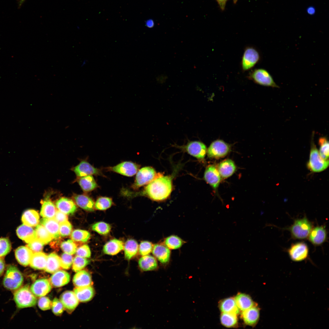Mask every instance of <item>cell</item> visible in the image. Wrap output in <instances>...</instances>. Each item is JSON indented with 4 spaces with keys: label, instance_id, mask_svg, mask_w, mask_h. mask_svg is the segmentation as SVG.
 <instances>
[{
    "label": "cell",
    "instance_id": "8",
    "mask_svg": "<svg viewBox=\"0 0 329 329\" xmlns=\"http://www.w3.org/2000/svg\"><path fill=\"white\" fill-rule=\"evenodd\" d=\"M161 176L157 175L155 170L150 167H145L137 172L135 181L132 186L133 189H136L143 185L149 184L156 178Z\"/></svg>",
    "mask_w": 329,
    "mask_h": 329
},
{
    "label": "cell",
    "instance_id": "20",
    "mask_svg": "<svg viewBox=\"0 0 329 329\" xmlns=\"http://www.w3.org/2000/svg\"><path fill=\"white\" fill-rule=\"evenodd\" d=\"M33 252L28 247L21 246L15 251V255L18 262L21 265L27 266L30 264Z\"/></svg>",
    "mask_w": 329,
    "mask_h": 329
},
{
    "label": "cell",
    "instance_id": "30",
    "mask_svg": "<svg viewBox=\"0 0 329 329\" xmlns=\"http://www.w3.org/2000/svg\"><path fill=\"white\" fill-rule=\"evenodd\" d=\"M138 264L140 269L143 271L154 270L158 267L156 258L149 255L142 256L139 260Z\"/></svg>",
    "mask_w": 329,
    "mask_h": 329
},
{
    "label": "cell",
    "instance_id": "32",
    "mask_svg": "<svg viewBox=\"0 0 329 329\" xmlns=\"http://www.w3.org/2000/svg\"><path fill=\"white\" fill-rule=\"evenodd\" d=\"M234 299L238 308L242 311L256 305L249 295L244 293H238Z\"/></svg>",
    "mask_w": 329,
    "mask_h": 329
},
{
    "label": "cell",
    "instance_id": "40",
    "mask_svg": "<svg viewBox=\"0 0 329 329\" xmlns=\"http://www.w3.org/2000/svg\"><path fill=\"white\" fill-rule=\"evenodd\" d=\"M237 315L230 313H222L221 322L223 326L228 327H236L238 324Z\"/></svg>",
    "mask_w": 329,
    "mask_h": 329
},
{
    "label": "cell",
    "instance_id": "62",
    "mask_svg": "<svg viewBox=\"0 0 329 329\" xmlns=\"http://www.w3.org/2000/svg\"><path fill=\"white\" fill-rule=\"evenodd\" d=\"M238 0H232L234 4H235L237 2Z\"/></svg>",
    "mask_w": 329,
    "mask_h": 329
},
{
    "label": "cell",
    "instance_id": "34",
    "mask_svg": "<svg viewBox=\"0 0 329 329\" xmlns=\"http://www.w3.org/2000/svg\"><path fill=\"white\" fill-rule=\"evenodd\" d=\"M219 307L222 313H233L237 315L239 312L235 299L232 297L222 300L219 303Z\"/></svg>",
    "mask_w": 329,
    "mask_h": 329
},
{
    "label": "cell",
    "instance_id": "14",
    "mask_svg": "<svg viewBox=\"0 0 329 329\" xmlns=\"http://www.w3.org/2000/svg\"><path fill=\"white\" fill-rule=\"evenodd\" d=\"M153 255L161 264H166L170 261V249L163 243H158L154 245L152 251Z\"/></svg>",
    "mask_w": 329,
    "mask_h": 329
},
{
    "label": "cell",
    "instance_id": "13",
    "mask_svg": "<svg viewBox=\"0 0 329 329\" xmlns=\"http://www.w3.org/2000/svg\"><path fill=\"white\" fill-rule=\"evenodd\" d=\"M73 170L78 177L92 175H104L99 169L94 168L85 161H81L73 168Z\"/></svg>",
    "mask_w": 329,
    "mask_h": 329
},
{
    "label": "cell",
    "instance_id": "49",
    "mask_svg": "<svg viewBox=\"0 0 329 329\" xmlns=\"http://www.w3.org/2000/svg\"><path fill=\"white\" fill-rule=\"evenodd\" d=\"M154 245L148 241H142L139 246V253L142 256L149 255L152 252Z\"/></svg>",
    "mask_w": 329,
    "mask_h": 329
},
{
    "label": "cell",
    "instance_id": "46",
    "mask_svg": "<svg viewBox=\"0 0 329 329\" xmlns=\"http://www.w3.org/2000/svg\"><path fill=\"white\" fill-rule=\"evenodd\" d=\"M89 263L88 260L77 256L73 260L72 269L73 271L77 272L83 269Z\"/></svg>",
    "mask_w": 329,
    "mask_h": 329
},
{
    "label": "cell",
    "instance_id": "17",
    "mask_svg": "<svg viewBox=\"0 0 329 329\" xmlns=\"http://www.w3.org/2000/svg\"><path fill=\"white\" fill-rule=\"evenodd\" d=\"M204 178L207 182L215 189L218 187L221 181V176L218 170L213 165L207 167L204 172Z\"/></svg>",
    "mask_w": 329,
    "mask_h": 329
},
{
    "label": "cell",
    "instance_id": "37",
    "mask_svg": "<svg viewBox=\"0 0 329 329\" xmlns=\"http://www.w3.org/2000/svg\"><path fill=\"white\" fill-rule=\"evenodd\" d=\"M77 182L82 190L85 192H90L98 187L92 175L79 177Z\"/></svg>",
    "mask_w": 329,
    "mask_h": 329
},
{
    "label": "cell",
    "instance_id": "53",
    "mask_svg": "<svg viewBox=\"0 0 329 329\" xmlns=\"http://www.w3.org/2000/svg\"><path fill=\"white\" fill-rule=\"evenodd\" d=\"M44 244L37 238L32 242L28 243V247L33 253L41 252L43 248Z\"/></svg>",
    "mask_w": 329,
    "mask_h": 329
},
{
    "label": "cell",
    "instance_id": "44",
    "mask_svg": "<svg viewBox=\"0 0 329 329\" xmlns=\"http://www.w3.org/2000/svg\"><path fill=\"white\" fill-rule=\"evenodd\" d=\"M92 230L102 235L108 234L111 229V226L108 224L103 221L97 222L92 226Z\"/></svg>",
    "mask_w": 329,
    "mask_h": 329
},
{
    "label": "cell",
    "instance_id": "29",
    "mask_svg": "<svg viewBox=\"0 0 329 329\" xmlns=\"http://www.w3.org/2000/svg\"><path fill=\"white\" fill-rule=\"evenodd\" d=\"M73 282L76 287H82L90 286L92 284V280L89 273L85 270H80L74 276Z\"/></svg>",
    "mask_w": 329,
    "mask_h": 329
},
{
    "label": "cell",
    "instance_id": "18",
    "mask_svg": "<svg viewBox=\"0 0 329 329\" xmlns=\"http://www.w3.org/2000/svg\"><path fill=\"white\" fill-rule=\"evenodd\" d=\"M60 300L64 308L70 312L75 309L79 303V301L74 292L70 291L63 292L60 297Z\"/></svg>",
    "mask_w": 329,
    "mask_h": 329
},
{
    "label": "cell",
    "instance_id": "48",
    "mask_svg": "<svg viewBox=\"0 0 329 329\" xmlns=\"http://www.w3.org/2000/svg\"><path fill=\"white\" fill-rule=\"evenodd\" d=\"M11 246L8 239L0 238V257L6 255L10 251Z\"/></svg>",
    "mask_w": 329,
    "mask_h": 329
},
{
    "label": "cell",
    "instance_id": "10",
    "mask_svg": "<svg viewBox=\"0 0 329 329\" xmlns=\"http://www.w3.org/2000/svg\"><path fill=\"white\" fill-rule=\"evenodd\" d=\"M288 252L292 260L300 261L307 258L309 254V249L305 243L298 242L292 244L288 249Z\"/></svg>",
    "mask_w": 329,
    "mask_h": 329
},
{
    "label": "cell",
    "instance_id": "54",
    "mask_svg": "<svg viewBox=\"0 0 329 329\" xmlns=\"http://www.w3.org/2000/svg\"><path fill=\"white\" fill-rule=\"evenodd\" d=\"M38 305L41 309L46 310L51 307L52 302L48 297L42 296L39 299Z\"/></svg>",
    "mask_w": 329,
    "mask_h": 329
},
{
    "label": "cell",
    "instance_id": "47",
    "mask_svg": "<svg viewBox=\"0 0 329 329\" xmlns=\"http://www.w3.org/2000/svg\"><path fill=\"white\" fill-rule=\"evenodd\" d=\"M60 246L61 249L64 252L70 255L74 254L77 250L76 244L73 240L70 239L62 242Z\"/></svg>",
    "mask_w": 329,
    "mask_h": 329
},
{
    "label": "cell",
    "instance_id": "35",
    "mask_svg": "<svg viewBox=\"0 0 329 329\" xmlns=\"http://www.w3.org/2000/svg\"><path fill=\"white\" fill-rule=\"evenodd\" d=\"M39 219V214L37 211L29 209L23 212L21 219L24 224L30 227H34L38 224Z\"/></svg>",
    "mask_w": 329,
    "mask_h": 329
},
{
    "label": "cell",
    "instance_id": "12",
    "mask_svg": "<svg viewBox=\"0 0 329 329\" xmlns=\"http://www.w3.org/2000/svg\"><path fill=\"white\" fill-rule=\"evenodd\" d=\"M139 166L131 161H124L108 169L113 172L127 176H132L137 172Z\"/></svg>",
    "mask_w": 329,
    "mask_h": 329
},
{
    "label": "cell",
    "instance_id": "26",
    "mask_svg": "<svg viewBox=\"0 0 329 329\" xmlns=\"http://www.w3.org/2000/svg\"><path fill=\"white\" fill-rule=\"evenodd\" d=\"M40 224L44 226L53 239H58L60 236L59 232V224L54 219L43 218L40 221Z\"/></svg>",
    "mask_w": 329,
    "mask_h": 329
},
{
    "label": "cell",
    "instance_id": "23",
    "mask_svg": "<svg viewBox=\"0 0 329 329\" xmlns=\"http://www.w3.org/2000/svg\"><path fill=\"white\" fill-rule=\"evenodd\" d=\"M217 169L222 178H227L234 173L236 171V167L233 161L230 159H226L219 164Z\"/></svg>",
    "mask_w": 329,
    "mask_h": 329
},
{
    "label": "cell",
    "instance_id": "9",
    "mask_svg": "<svg viewBox=\"0 0 329 329\" xmlns=\"http://www.w3.org/2000/svg\"><path fill=\"white\" fill-rule=\"evenodd\" d=\"M230 150L229 144L222 140H218L211 143L207 150V153L209 157L217 159L224 157Z\"/></svg>",
    "mask_w": 329,
    "mask_h": 329
},
{
    "label": "cell",
    "instance_id": "7",
    "mask_svg": "<svg viewBox=\"0 0 329 329\" xmlns=\"http://www.w3.org/2000/svg\"><path fill=\"white\" fill-rule=\"evenodd\" d=\"M247 78L255 83L265 87L279 88L270 73L263 68L255 69L249 74Z\"/></svg>",
    "mask_w": 329,
    "mask_h": 329
},
{
    "label": "cell",
    "instance_id": "2",
    "mask_svg": "<svg viewBox=\"0 0 329 329\" xmlns=\"http://www.w3.org/2000/svg\"><path fill=\"white\" fill-rule=\"evenodd\" d=\"M314 132H313L311 140L310 158L307 167L313 172H318L326 169L329 165V160H325L320 157L314 142Z\"/></svg>",
    "mask_w": 329,
    "mask_h": 329
},
{
    "label": "cell",
    "instance_id": "50",
    "mask_svg": "<svg viewBox=\"0 0 329 329\" xmlns=\"http://www.w3.org/2000/svg\"><path fill=\"white\" fill-rule=\"evenodd\" d=\"M72 226L70 223L66 221L59 223V232L60 235L65 237L69 235L71 232Z\"/></svg>",
    "mask_w": 329,
    "mask_h": 329
},
{
    "label": "cell",
    "instance_id": "25",
    "mask_svg": "<svg viewBox=\"0 0 329 329\" xmlns=\"http://www.w3.org/2000/svg\"><path fill=\"white\" fill-rule=\"evenodd\" d=\"M124 246V244L122 241L114 239L105 243L103 247V251L105 254L114 255L122 250Z\"/></svg>",
    "mask_w": 329,
    "mask_h": 329
},
{
    "label": "cell",
    "instance_id": "59",
    "mask_svg": "<svg viewBox=\"0 0 329 329\" xmlns=\"http://www.w3.org/2000/svg\"><path fill=\"white\" fill-rule=\"evenodd\" d=\"M306 11L307 13L310 15H314L315 12V8L312 6H310L308 7Z\"/></svg>",
    "mask_w": 329,
    "mask_h": 329
},
{
    "label": "cell",
    "instance_id": "6",
    "mask_svg": "<svg viewBox=\"0 0 329 329\" xmlns=\"http://www.w3.org/2000/svg\"><path fill=\"white\" fill-rule=\"evenodd\" d=\"M261 59L260 52L255 47H246L244 51L240 63L243 72L250 70L258 63Z\"/></svg>",
    "mask_w": 329,
    "mask_h": 329
},
{
    "label": "cell",
    "instance_id": "57",
    "mask_svg": "<svg viewBox=\"0 0 329 329\" xmlns=\"http://www.w3.org/2000/svg\"><path fill=\"white\" fill-rule=\"evenodd\" d=\"M221 9L223 11L225 10L226 3L228 0H216Z\"/></svg>",
    "mask_w": 329,
    "mask_h": 329
},
{
    "label": "cell",
    "instance_id": "5",
    "mask_svg": "<svg viewBox=\"0 0 329 329\" xmlns=\"http://www.w3.org/2000/svg\"><path fill=\"white\" fill-rule=\"evenodd\" d=\"M14 299L19 308L33 307L37 302V298L27 285L16 291L14 294Z\"/></svg>",
    "mask_w": 329,
    "mask_h": 329
},
{
    "label": "cell",
    "instance_id": "15",
    "mask_svg": "<svg viewBox=\"0 0 329 329\" xmlns=\"http://www.w3.org/2000/svg\"><path fill=\"white\" fill-rule=\"evenodd\" d=\"M327 237V231L325 227L321 225L313 227L308 238L312 244L318 246L326 241Z\"/></svg>",
    "mask_w": 329,
    "mask_h": 329
},
{
    "label": "cell",
    "instance_id": "38",
    "mask_svg": "<svg viewBox=\"0 0 329 329\" xmlns=\"http://www.w3.org/2000/svg\"><path fill=\"white\" fill-rule=\"evenodd\" d=\"M124 253L125 258L130 260L137 254L139 250V246L137 241L133 239H129L124 245Z\"/></svg>",
    "mask_w": 329,
    "mask_h": 329
},
{
    "label": "cell",
    "instance_id": "45",
    "mask_svg": "<svg viewBox=\"0 0 329 329\" xmlns=\"http://www.w3.org/2000/svg\"><path fill=\"white\" fill-rule=\"evenodd\" d=\"M113 203L112 199L108 197H100L94 204V207L99 210H105L110 208Z\"/></svg>",
    "mask_w": 329,
    "mask_h": 329
},
{
    "label": "cell",
    "instance_id": "60",
    "mask_svg": "<svg viewBox=\"0 0 329 329\" xmlns=\"http://www.w3.org/2000/svg\"><path fill=\"white\" fill-rule=\"evenodd\" d=\"M146 26L148 27L152 28L154 26V23L152 19L147 20L146 23Z\"/></svg>",
    "mask_w": 329,
    "mask_h": 329
},
{
    "label": "cell",
    "instance_id": "41",
    "mask_svg": "<svg viewBox=\"0 0 329 329\" xmlns=\"http://www.w3.org/2000/svg\"><path fill=\"white\" fill-rule=\"evenodd\" d=\"M36 238L44 244L48 243L53 239L45 227L42 225H37L35 228Z\"/></svg>",
    "mask_w": 329,
    "mask_h": 329
},
{
    "label": "cell",
    "instance_id": "3",
    "mask_svg": "<svg viewBox=\"0 0 329 329\" xmlns=\"http://www.w3.org/2000/svg\"><path fill=\"white\" fill-rule=\"evenodd\" d=\"M23 278L18 268L13 265H9L3 280L4 287L10 290H16L21 286Z\"/></svg>",
    "mask_w": 329,
    "mask_h": 329
},
{
    "label": "cell",
    "instance_id": "1",
    "mask_svg": "<svg viewBox=\"0 0 329 329\" xmlns=\"http://www.w3.org/2000/svg\"><path fill=\"white\" fill-rule=\"evenodd\" d=\"M172 177L170 176H160L148 184L144 190L132 194L124 193L128 196L145 195L155 201H161L167 199L172 190Z\"/></svg>",
    "mask_w": 329,
    "mask_h": 329
},
{
    "label": "cell",
    "instance_id": "11",
    "mask_svg": "<svg viewBox=\"0 0 329 329\" xmlns=\"http://www.w3.org/2000/svg\"><path fill=\"white\" fill-rule=\"evenodd\" d=\"M183 147L189 154L200 160L203 159L207 153L206 145L199 141L189 142Z\"/></svg>",
    "mask_w": 329,
    "mask_h": 329
},
{
    "label": "cell",
    "instance_id": "27",
    "mask_svg": "<svg viewBox=\"0 0 329 329\" xmlns=\"http://www.w3.org/2000/svg\"><path fill=\"white\" fill-rule=\"evenodd\" d=\"M74 292L79 301L85 302L91 300L94 297L95 292L90 286L82 287H76Z\"/></svg>",
    "mask_w": 329,
    "mask_h": 329
},
{
    "label": "cell",
    "instance_id": "22",
    "mask_svg": "<svg viewBox=\"0 0 329 329\" xmlns=\"http://www.w3.org/2000/svg\"><path fill=\"white\" fill-rule=\"evenodd\" d=\"M70 280V276L67 272L62 270H58L51 277L50 282L53 286L59 287L67 284Z\"/></svg>",
    "mask_w": 329,
    "mask_h": 329
},
{
    "label": "cell",
    "instance_id": "24",
    "mask_svg": "<svg viewBox=\"0 0 329 329\" xmlns=\"http://www.w3.org/2000/svg\"><path fill=\"white\" fill-rule=\"evenodd\" d=\"M18 236L27 243H29L36 239L35 230L31 227L24 224L18 227L16 231Z\"/></svg>",
    "mask_w": 329,
    "mask_h": 329
},
{
    "label": "cell",
    "instance_id": "39",
    "mask_svg": "<svg viewBox=\"0 0 329 329\" xmlns=\"http://www.w3.org/2000/svg\"><path fill=\"white\" fill-rule=\"evenodd\" d=\"M163 243L170 250L176 249L180 248L185 242L179 236L172 235L166 238Z\"/></svg>",
    "mask_w": 329,
    "mask_h": 329
},
{
    "label": "cell",
    "instance_id": "28",
    "mask_svg": "<svg viewBox=\"0 0 329 329\" xmlns=\"http://www.w3.org/2000/svg\"><path fill=\"white\" fill-rule=\"evenodd\" d=\"M73 198L76 204L80 207L86 210H94V203L89 196L84 194H75Z\"/></svg>",
    "mask_w": 329,
    "mask_h": 329
},
{
    "label": "cell",
    "instance_id": "51",
    "mask_svg": "<svg viewBox=\"0 0 329 329\" xmlns=\"http://www.w3.org/2000/svg\"><path fill=\"white\" fill-rule=\"evenodd\" d=\"M60 259L61 267L65 269H68L70 267L73 260L71 255L63 253L61 255Z\"/></svg>",
    "mask_w": 329,
    "mask_h": 329
},
{
    "label": "cell",
    "instance_id": "19",
    "mask_svg": "<svg viewBox=\"0 0 329 329\" xmlns=\"http://www.w3.org/2000/svg\"><path fill=\"white\" fill-rule=\"evenodd\" d=\"M241 317L247 325L253 326L258 322L260 317V309L256 305L242 311Z\"/></svg>",
    "mask_w": 329,
    "mask_h": 329
},
{
    "label": "cell",
    "instance_id": "56",
    "mask_svg": "<svg viewBox=\"0 0 329 329\" xmlns=\"http://www.w3.org/2000/svg\"><path fill=\"white\" fill-rule=\"evenodd\" d=\"M54 219L60 223L67 221L68 217L65 214L59 210H57L56 212Z\"/></svg>",
    "mask_w": 329,
    "mask_h": 329
},
{
    "label": "cell",
    "instance_id": "42",
    "mask_svg": "<svg viewBox=\"0 0 329 329\" xmlns=\"http://www.w3.org/2000/svg\"><path fill=\"white\" fill-rule=\"evenodd\" d=\"M318 144L320 157L325 160H329V142L327 139L326 137H320L319 139Z\"/></svg>",
    "mask_w": 329,
    "mask_h": 329
},
{
    "label": "cell",
    "instance_id": "21",
    "mask_svg": "<svg viewBox=\"0 0 329 329\" xmlns=\"http://www.w3.org/2000/svg\"><path fill=\"white\" fill-rule=\"evenodd\" d=\"M55 204L59 211L68 215L73 214L77 209L74 202L72 200L66 197L60 198L56 201Z\"/></svg>",
    "mask_w": 329,
    "mask_h": 329
},
{
    "label": "cell",
    "instance_id": "36",
    "mask_svg": "<svg viewBox=\"0 0 329 329\" xmlns=\"http://www.w3.org/2000/svg\"><path fill=\"white\" fill-rule=\"evenodd\" d=\"M61 267V259L55 253L49 254L47 257L45 271L48 273H53L58 270Z\"/></svg>",
    "mask_w": 329,
    "mask_h": 329
},
{
    "label": "cell",
    "instance_id": "33",
    "mask_svg": "<svg viewBox=\"0 0 329 329\" xmlns=\"http://www.w3.org/2000/svg\"><path fill=\"white\" fill-rule=\"evenodd\" d=\"M47 257L48 256L45 254L41 252L34 253L33 254L30 262V266L36 270H44Z\"/></svg>",
    "mask_w": 329,
    "mask_h": 329
},
{
    "label": "cell",
    "instance_id": "16",
    "mask_svg": "<svg viewBox=\"0 0 329 329\" xmlns=\"http://www.w3.org/2000/svg\"><path fill=\"white\" fill-rule=\"evenodd\" d=\"M51 289V284L46 278L36 280L31 285L30 290L36 296H43L48 294Z\"/></svg>",
    "mask_w": 329,
    "mask_h": 329
},
{
    "label": "cell",
    "instance_id": "55",
    "mask_svg": "<svg viewBox=\"0 0 329 329\" xmlns=\"http://www.w3.org/2000/svg\"><path fill=\"white\" fill-rule=\"evenodd\" d=\"M76 255L84 258H89L91 256V251L89 246L87 245H84L77 249Z\"/></svg>",
    "mask_w": 329,
    "mask_h": 329
},
{
    "label": "cell",
    "instance_id": "4",
    "mask_svg": "<svg viewBox=\"0 0 329 329\" xmlns=\"http://www.w3.org/2000/svg\"><path fill=\"white\" fill-rule=\"evenodd\" d=\"M313 227L312 222L306 217L296 219L293 224L287 228L292 237L295 239H303L308 238Z\"/></svg>",
    "mask_w": 329,
    "mask_h": 329
},
{
    "label": "cell",
    "instance_id": "31",
    "mask_svg": "<svg viewBox=\"0 0 329 329\" xmlns=\"http://www.w3.org/2000/svg\"><path fill=\"white\" fill-rule=\"evenodd\" d=\"M42 206L40 211L41 215L45 218H54L56 210L53 203L49 196H46L42 201Z\"/></svg>",
    "mask_w": 329,
    "mask_h": 329
},
{
    "label": "cell",
    "instance_id": "43",
    "mask_svg": "<svg viewBox=\"0 0 329 329\" xmlns=\"http://www.w3.org/2000/svg\"><path fill=\"white\" fill-rule=\"evenodd\" d=\"M90 237V233L87 231L80 229L74 230L71 234V239L73 240L83 242H87Z\"/></svg>",
    "mask_w": 329,
    "mask_h": 329
},
{
    "label": "cell",
    "instance_id": "52",
    "mask_svg": "<svg viewBox=\"0 0 329 329\" xmlns=\"http://www.w3.org/2000/svg\"><path fill=\"white\" fill-rule=\"evenodd\" d=\"M51 307L53 313L55 315L58 316L61 315L62 314L64 308L60 300L57 298H55L53 299Z\"/></svg>",
    "mask_w": 329,
    "mask_h": 329
},
{
    "label": "cell",
    "instance_id": "61",
    "mask_svg": "<svg viewBox=\"0 0 329 329\" xmlns=\"http://www.w3.org/2000/svg\"><path fill=\"white\" fill-rule=\"evenodd\" d=\"M26 0H19V7L20 8Z\"/></svg>",
    "mask_w": 329,
    "mask_h": 329
},
{
    "label": "cell",
    "instance_id": "58",
    "mask_svg": "<svg viewBox=\"0 0 329 329\" xmlns=\"http://www.w3.org/2000/svg\"><path fill=\"white\" fill-rule=\"evenodd\" d=\"M5 268V264L4 260L0 257V276L3 273Z\"/></svg>",
    "mask_w": 329,
    "mask_h": 329
}]
</instances>
